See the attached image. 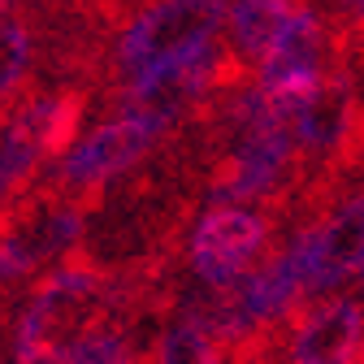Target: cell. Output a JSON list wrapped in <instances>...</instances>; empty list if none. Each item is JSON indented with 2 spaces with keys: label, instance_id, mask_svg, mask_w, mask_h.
<instances>
[{
  "label": "cell",
  "instance_id": "7a4b0ae2",
  "mask_svg": "<svg viewBox=\"0 0 364 364\" xmlns=\"http://www.w3.org/2000/svg\"><path fill=\"white\" fill-rule=\"evenodd\" d=\"M221 26H225V0H148L113 39L109 65L117 74V87L134 82L165 61L208 48L221 35Z\"/></svg>",
  "mask_w": 364,
  "mask_h": 364
},
{
  "label": "cell",
  "instance_id": "9a60e30c",
  "mask_svg": "<svg viewBox=\"0 0 364 364\" xmlns=\"http://www.w3.org/2000/svg\"><path fill=\"white\" fill-rule=\"evenodd\" d=\"M355 364H364V351H360V360H355Z\"/></svg>",
  "mask_w": 364,
  "mask_h": 364
},
{
  "label": "cell",
  "instance_id": "e0dca14e",
  "mask_svg": "<svg viewBox=\"0 0 364 364\" xmlns=\"http://www.w3.org/2000/svg\"><path fill=\"white\" fill-rule=\"evenodd\" d=\"M0 196H5V187H0Z\"/></svg>",
  "mask_w": 364,
  "mask_h": 364
},
{
  "label": "cell",
  "instance_id": "5bb4252c",
  "mask_svg": "<svg viewBox=\"0 0 364 364\" xmlns=\"http://www.w3.org/2000/svg\"><path fill=\"white\" fill-rule=\"evenodd\" d=\"M9 5H14V0H0V14H9Z\"/></svg>",
  "mask_w": 364,
  "mask_h": 364
},
{
  "label": "cell",
  "instance_id": "52a82bcc",
  "mask_svg": "<svg viewBox=\"0 0 364 364\" xmlns=\"http://www.w3.org/2000/svg\"><path fill=\"white\" fill-rule=\"evenodd\" d=\"M364 144V105L347 65H330L295 113V152L308 161L351 156Z\"/></svg>",
  "mask_w": 364,
  "mask_h": 364
},
{
  "label": "cell",
  "instance_id": "30bf717a",
  "mask_svg": "<svg viewBox=\"0 0 364 364\" xmlns=\"http://www.w3.org/2000/svg\"><path fill=\"white\" fill-rule=\"evenodd\" d=\"M35 61V26L31 14H0V117L18 105Z\"/></svg>",
  "mask_w": 364,
  "mask_h": 364
},
{
  "label": "cell",
  "instance_id": "8fae6325",
  "mask_svg": "<svg viewBox=\"0 0 364 364\" xmlns=\"http://www.w3.org/2000/svg\"><path fill=\"white\" fill-rule=\"evenodd\" d=\"M152 364H225V355H221V343L187 316V321H178L161 334Z\"/></svg>",
  "mask_w": 364,
  "mask_h": 364
},
{
  "label": "cell",
  "instance_id": "8992f818",
  "mask_svg": "<svg viewBox=\"0 0 364 364\" xmlns=\"http://www.w3.org/2000/svg\"><path fill=\"white\" fill-rule=\"evenodd\" d=\"M269 221L239 204H213L191 230V269L204 287H225L264 256Z\"/></svg>",
  "mask_w": 364,
  "mask_h": 364
},
{
  "label": "cell",
  "instance_id": "6da1fadb",
  "mask_svg": "<svg viewBox=\"0 0 364 364\" xmlns=\"http://www.w3.org/2000/svg\"><path fill=\"white\" fill-rule=\"evenodd\" d=\"M105 308V278L87 264H61L43 278L14 330V364H61L70 347L96 330Z\"/></svg>",
  "mask_w": 364,
  "mask_h": 364
},
{
  "label": "cell",
  "instance_id": "9c48e42d",
  "mask_svg": "<svg viewBox=\"0 0 364 364\" xmlns=\"http://www.w3.org/2000/svg\"><path fill=\"white\" fill-rule=\"evenodd\" d=\"M304 5V0H239V5L230 9V48L239 53L243 65H260L269 57V48L278 43L282 26L295 18V9Z\"/></svg>",
  "mask_w": 364,
  "mask_h": 364
},
{
  "label": "cell",
  "instance_id": "4fadbf2b",
  "mask_svg": "<svg viewBox=\"0 0 364 364\" xmlns=\"http://www.w3.org/2000/svg\"><path fill=\"white\" fill-rule=\"evenodd\" d=\"M355 43H364V0H334L330 48H355Z\"/></svg>",
  "mask_w": 364,
  "mask_h": 364
},
{
  "label": "cell",
  "instance_id": "7c38bea8",
  "mask_svg": "<svg viewBox=\"0 0 364 364\" xmlns=\"http://www.w3.org/2000/svg\"><path fill=\"white\" fill-rule=\"evenodd\" d=\"M61 364H134V355L126 347V334H117L109 326H96L70 347V355Z\"/></svg>",
  "mask_w": 364,
  "mask_h": 364
},
{
  "label": "cell",
  "instance_id": "277c9868",
  "mask_svg": "<svg viewBox=\"0 0 364 364\" xmlns=\"http://www.w3.org/2000/svg\"><path fill=\"white\" fill-rule=\"evenodd\" d=\"M173 122L165 117H152V113H130L122 109L117 117H109L105 126H96L70 148V156L57 165L53 182L61 191H74V196H87V191H100L105 182H113L117 173L134 169L156 144L161 134L169 130Z\"/></svg>",
  "mask_w": 364,
  "mask_h": 364
},
{
  "label": "cell",
  "instance_id": "5b68a950",
  "mask_svg": "<svg viewBox=\"0 0 364 364\" xmlns=\"http://www.w3.org/2000/svg\"><path fill=\"white\" fill-rule=\"evenodd\" d=\"M299 264H304V287L312 295H330L334 287L351 282L364 273V191L343 200L330 217L304 225L291 239Z\"/></svg>",
  "mask_w": 364,
  "mask_h": 364
},
{
  "label": "cell",
  "instance_id": "3957f363",
  "mask_svg": "<svg viewBox=\"0 0 364 364\" xmlns=\"http://www.w3.org/2000/svg\"><path fill=\"white\" fill-rule=\"evenodd\" d=\"M82 113L87 91L70 87L53 91V96H31L0 117V187L5 196L26 191V182L74 144Z\"/></svg>",
  "mask_w": 364,
  "mask_h": 364
},
{
  "label": "cell",
  "instance_id": "ba28073f",
  "mask_svg": "<svg viewBox=\"0 0 364 364\" xmlns=\"http://www.w3.org/2000/svg\"><path fill=\"white\" fill-rule=\"evenodd\" d=\"M364 351V304L334 295L299 308L291 321V364H355Z\"/></svg>",
  "mask_w": 364,
  "mask_h": 364
},
{
  "label": "cell",
  "instance_id": "2e32d148",
  "mask_svg": "<svg viewBox=\"0 0 364 364\" xmlns=\"http://www.w3.org/2000/svg\"><path fill=\"white\" fill-rule=\"evenodd\" d=\"M360 287H364V273H360Z\"/></svg>",
  "mask_w": 364,
  "mask_h": 364
}]
</instances>
